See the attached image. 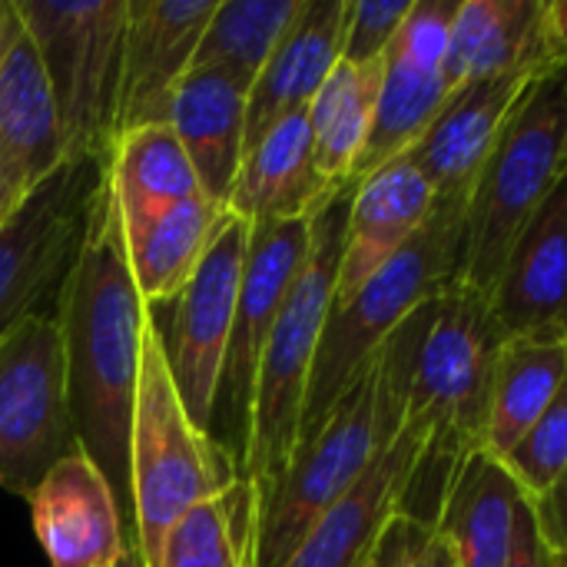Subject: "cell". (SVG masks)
<instances>
[{
	"label": "cell",
	"mask_w": 567,
	"mask_h": 567,
	"mask_svg": "<svg viewBox=\"0 0 567 567\" xmlns=\"http://www.w3.org/2000/svg\"><path fill=\"white\" fill-rule=\"evenodd\" d=\"M502 349L505 339L485 296L465 289L439 296L435 319L419 346L405 415L422 432V452L402 502L405 518L435 528L458 468L485 452Z\"/></svg>",
	"instance_id": "cell-3"
},
{
	"label": "cell",
	"mask_w": 567,
	"mask_h": 567,
	"mask_svg": "<svg viewBox=\"0 0 567 567\" xmlns=\"http://www.w3.org/2000/svg\"><path fill=\"white\" fill-rule=\"evenodd\" d=\"M73 445L63 336L37 312L0 339V488L30 498Z\"/></svg>",
	"instance_id": "cell-9"
},
{
	"label": "cell",
	"mask_w": 567,
	"mask_h": 567,
	"mask_svg": "<svg viewBox=\"0 0 567 567\" xmlns=\"http://www.w3.org/2000/svg\"><path fill=\"white\" fill-rule=\"evenodd\" d=\"M226 206L193 196L146 216H123V243L133 279L153 306L176 302L199 269Z\"/></svg>",
	"instance_id": "cell-26"
},
{
	"label": "cell",
	"mask_w": 567,
	"mask_h": 567,
	"mask_svg": "<svg viewBox=\"0 0 567 567\" xmlns=\"http://www.w3.org/2000/svg\"><path fill=\"white\" fill-rule=\"evenodd\" d=\"M435 206V189L409 156L359 179L349 203L346 249L332 302H346L382 266H389L429 226Z\"/></svg>",
	"instance_id": "cell-20"
},
{
	"label": "cell",
	"mask_w": 567,
	"mask_h": 567,
	"mask_svg": "<svg viewBox=\"0 0 567 567\" xmlns=\"http://www.w3.org/2000/svg\"><path fill=\"white\" fill-rule=\"evenodd\" d=\"M113 567H143V561H140V551H136V548L130 545V548H126V551L120 555V561H116Z\"/></svg>",
	"instance_id": "cell-39"
},
{
	"label": "cell",
	"mask_w": 567,
	"mask_h": 567,
	"mask_svg": "<svg viewBox=\"0 0 567 567\" xmlns=\"http://www.w3.org/2000/svg\"><path fill=\"white\" fill-rule=\"evenodd\" d=\"M302 7L306 0H219L193 66H216L249 93Z\"/></svg>",
	"instance_id": "cell-31"
},
{
	"label": "cell",
	"mask_w": 567,
	"mask_h": 567,
	"mask_svg": "<svg viewBox=\"0 0 567 567\" xmlns=\"http://www.w3.org/2000/svg\"><path fill=\"white\" fill-rule=\"evenodd\" d=\"M110 159H63L0 223V339L60 296Z\"/></svg>",
	"instance_id": "cell-10"
},
{
	"label": "cell",
	"mask_w": 567,
	"mask_h": 567,
	"mask_svg": "<svg viewBox=\"0 0 567 567\" xmlns=\"http://www.w3.org/2000/svg\"><path fill=\"white\" fill-rule=\"evenodd\" d=\"M0 7H3V0H0Z\"/></svg>",
	"instance_id": "cell-42"
},
{
	"label": "cell",
	"mask_w": 567,
	"mask_h": 567,
	"mask_svg": "<svg viewBox=\"0 0 567 567\" xmlns=\"http://www.w3.org/2000/svg\"><path fill=\"white\" fill-rule=\"evenodd\" d=\"M525 498L502 458L475 452L458 468L435 518V535L449 545L455 567L508 565Z\"/></svg>",
	"instance_id": "cell-23"
},
{
	"label": "cell",
	"mask_w": 567,
	"mask_h": 567,
	"mask_svg": "<svg viewBox=\"0 0 567 567\" xmlns=\"http://www.w3.org/2000/svg\"><path fill=\"white\" fill-rule=\"evenodd\" d=\"M23 196H27V193H23L10 176L0 169V223H3V219L20 206V203H23Z\"/></svg>",
	"instance_id": "cell-38"
},
{
	"label": "cell",
	"mask_w": 567,
	"mask_h": 567,
	"mask_svg": "<svg viewBox=\"0 0 567 567\" xmlns=\"http://www.w3.org/2000/svg\"><path fill=\"white\" fill-rule=\"evenodd\" d=\"M505 567H561V561L551 555V548L545 545L542 532H538V518L532 502L525 498L522 515H518V532H515V548Z\"/></svg>",
	"instance_id": "cell-36"
},
{
	"label": "cell",
	"mask_w": 567,
	"mask_h": 567,
	"mask_svg": "<svg viewBox=\"0 0 567 567\" xmlns=\"http://www.w3.org/2000/svg\"><path fill=\"white\" fill-rule=\"evenodd\" d=\"M415 0H349L342 60L355 66L382 63Z\"/></svg>",
	"instance_id": "cell-33"
},
{
	"label": "cell",
	"mask_w": 567,
	"mask_h": 567,
	"mask_svg": "<svg viewBox=\"0 0 567 567\" xmlns=\"http://www.w3.org/2000/svg\"><path fill=\"white\" fill-rule=\"evenodd\" d=\"M545 27L555 63H567V0H548L545 3Z\"/></svg>",
	"instance_id": "cell-37"
},
{
	"label": "cell",
	"mask_w": 567,
	"mask_h": 567,
	"mask_svg": "<svg viewBox=\"0 0 567 567\" xmlns=\"http://www.w3.org/2000/svg\"><path fill=\"white\" fill-rule=\"evenodd\" d=\"M346 20L349 0H306L299 20L282 37L246 96V153L276 123L309 110L336 63L342 60Z\"/></svg>",
	"instance_id": "cell-21"
},
{
	"label": "cell",
	"mask_w": 567,
	"mask_h": 567,
	"mask_svg": "<svg viewBox=\"0 0 567 567\" xmlns=\"http://www.w3.org/2000/svg\"><path fill=\"white\" fill-rule=\"evenodd\" d=\"M462 216L465 206L439 203L429 226L389 266H382L346 302H332L306 389L299 445H306L326 425V419L342 402V395L375 362L389 336L419 306L455 289Z\"/></svg>",
	"instance_id": "cell-6"
},
{
	"label": "cell",
	"mask_w": 567,
	"mask_h": 567,
	"mask_svg": "<svg viewBox=\"0 0 567 567\" xmlns=\"http://www.w3.org/2000/svg\"><path fill=\"white\" fill-rule=\"evenodd\" d=\"M133 478V545L143 567H153L176 518L216 498L239 478L236 455L203 432L173 382L163 329L153 319L143 339V365L130 429Z\"/></svg>",
	"instance_id": "cell-7"
},
{
	"label": "cell",
	"mask_w": 567,
	"mask_h": 567,
	"mask_svg": "<svg viewBox=\"0 0 567 567\" xmlns=\"http://www.w3.org/2000/svg\"><path fill=\"white\" fill-rule=\"evenodd\" d=\"M548 66H515L508 73L465 83L449 93L445 106L405 153L435 189L439 203L465 206L468 193L492 156L495 140L522 103L525 90Z\"/></svg>",
	"instance_id": "cell-15"
},
{
	"label": "cell",
	"mask_w": 567,
	"mask_h": 567,
	"mask_svg": "<svg viewBox=\"0 0 567 567\" xmlns=\"http://www.w3.org/2000/svg\"><path fill=\"white\" fill-rule=\"evenodd\" d=\"M502 462L528 498H542L561 478L567 468V382Z\"/></svg>",
	"instance_id": "cell-32"
},
{
	"label": "cell",
	"mask_w": 567,
	"mask_h": 567,
	"mask_svg": "<svg viewBox=\"0 0 567 567\" xmlns=\"http://www.w3.org/2000/svg\"><path fill=\"white\" fill-rule=\"evenodd\" d=\"M249 219L233 209L223 213L199 269L176 299L169 336H163L179 399L203 432H213L216 422L229 336L249 256Z\"/></svg>",
	"instance_id": "cell-11"
},
{
	"label": "cell",
	"mask_w": 567,
	"mask_h": 567,
	"mask_svg": "<svg viewBox=\"0 0 567 567\" xmlns=\"http://www.w3.org/2000/svg\"><path fill=\"white\" fill-rule=\"evenodd\" d=\"M422 452V432L405 422L399 439L306 532L282 567H365L385 528L402 515L405 488Z\"/></svg>",
	"instance_id": "cell-19"
},
{
	"label": "cell",
	"mask_w": 567,
	"mask_h": 567,
	"mask_svg": "<svg viewBox=\"0 0 567 567\" xmlns=\"http://www.w3.org/2000/svg\"><path fill=\"white\" fill-rule=\"evenodd\" d=\"M551 63L545 0H462L445 53V80L452 90L515 66Z\"/></svg>",
	"instance_id": "cell-25"
},
{
	"label": "cell",
	"mask_w": 567,
	"mask_h": 567,
	"mask_svg": "<svg viewBox=\"0 0 567 567\" xmlns=\"http://www.w3.org/2000/svg\"><path fill=\"white\" fill-rule=\"evenodd\" d=\"M567 382V346L512 342L502 349L492 412L485 432V452L505 458L525 432L542 419L558 389Z\"/></svg>",
	"instance_id": "cell-30"
},
{
	"label": "cell",
	"mask_w": 567,
	"mask_h": 567,
	"mask_svg": "<svg viewBox=\"0 0 567 567\" xmlns=\"http://www.w3.org/2000/svg\"><path fill=\"white\" fill-rule=\"evenodd\" d=\"M528 502L535 508L545 545L551 548V555L561 561V567H567V468L542 498H528Z\"/></svg>",
	"instance_id": "cell-35"
},
{
	"label": "cell",
	"mask_w": 567,
	"mask_h": 567,
	"mask_svg": "<svg viewBox=\"0 0 567 567\" xmlns=\"http://www.w3.org/2000/svg\"><path fill=\"white\" fill-rule=\"evenodd\" d=\"M312 219L316 216L252 223L249 233V256H246L239 306L233 319V336H229V352H226V369L216 402V412L223 405L226 449L236 455V462L243 458L246 449L249 409H252V389H256L262 349L312 249Z\"/></svg>",
	"instance_id": "cell-12"
},
{
	"label": "cell",
	"mask_w": 567,
	"mask_h": 567,
	"mask_svg": "<svg viewBox=\"0 0 567 567\" xmlns=\"http://www.w3.org/2000/svg\"><path fill=\"white\" fill-rule=\"evenodd\" d=\"M63 123L66 159H110L123 76L126 0H13Z\"/></svg>",
	"instance_id": "cell-8"
},
{
	"label": "cell",
	"mask_w": 567,
	"mask_h": 567,
	"mask_svg": "<svg viewBox=\"0 0 567 567\" xmlns=\"http://www.w3.org/2000/svg\"><path fill=\"white\" fill-rule=\"evenodd\" d=\"M106 173L123 216H146L203 196L199 176L169 123L123 133L110 150Z\"/></svg>",
	"instance_id": "cell-29"
},
{
	"label": "cell",
	"mask_w": 567,
	"mask_h": 567,
	"mask_svg": "<svg viewBox=\"0 0 567 567\" xmlns=\"http://www.w3.org/2000/svg\"><path fill=\"white\" fill-rule=\"evenodd\" d=\"M435 302L419 306L382 346L375 362L342 395L326 425L296 449L282 478L259 495L256 567H282L306 532L362 478L399 439L409 415L419 346L435 319Z\"/></svg>",
	"instance_id": "cell-2"
},
{
	"label": "cell",
	"mask_w": 567,
	"mask_h": 567,
	"mask_svg": "<svg viewBox=\"0 0 567 567\" xmlns=\"http://www.w3.org/2000/svg\"><path fill=\"white\" fill-rule=\"evenodd\" d=\"M567 176V63L535 76L485 159L462 216L455 289H495L525 226Z\"/></svg>",
	"instance_id": "cell-4"
},
{
	"label": "cell",
	"mask_w": 567,
	"mask_h": 567,
	"mask_svg": "<svg viewBox=\"0 0 567 567\" xmlns=\"http://www.w3.org/2000/svg\"><path fill=\"white\" fill-rule=\"evenodd\" d=\"M256 485L236 478L173 522L153 567H249L256 561Z\"/></svg>",
	"instance_id": "cell-28"
},
{
	"label": "cell",
	"mask_w": 567,
	"mask_h": 567,
	"mask_svg": "<svg viewBox=\"0 0 567 567\" xmlns=\"http://www.w3.org/2000/svg\"><path fill=\"white\" fill-rule=\"evenodd\" d=\"M66 159V136L43 56L13 0H3L0 47V169L30 193Z\"/></svg>",
	"instance_id": "cell-18"
},
{
	"label": "cell",
	"mask_w": 567,
	"mask_h": 567,
	"mask_svg": "<svg viewBox=\"0 0 567 567\" xmlns=\"http://www.w3.org/2000/svg\"><path fill=\"white\" fill-rule=\"evenodd\" d=\"M246 86L216 66H193L173 93L169 126L179 136L206 199L229 206L246 159Z\"/></svg>",
	"instance_id": "cell-22"
},
{
	"label": "cell",
	"mask_w": 567,
	"mask_h": 567,
	"mask_svg": "<svg viewBox=\"0 0 567 567\" xmlns=\"http://www.w3.org/2000/svg\"><path fill=\"white\" fill-rule=\"evenodd\" d=\"M462 0H415L395 43L385 53L382 86L369 143L355 163L352 183L405 156L445 106V53Z\"/></svg>",
	"instance_id": "cell-13"
},
{
	"label": "cell",
	"mask_w": 567,
	"mask_h": 567,
	"mask_svg": "<svg viewBox=\"0 0 567 567\" xmlns=\"http://www.w3.org/2000/svg\"><path fill=\"white\" fill-rule=\"evenodd\" d=\"M53 319L63 336L73 435L110 482L133 545L130 429L153 309L126 259L123 216L110 173L96 189L86 239L56 296Z\"/></svg>",
	"instance_id": "cell-1"
},
{
	"label": "cell",
	"mask_w": 567,
	"mask_h": 567,
	"mask_svg": "<svg viewBox=\"0 0 567 567\" xmlns=\"http://www.w3.org/2000/svg\"><path fill=\"white\" fill-rule=\"evenodd\" d=\"M339 189L316 169L309 110L276 123L243 159L229 206L249 223L316 216Z\"/></svg>",
	"instance_id": "cell-24"
},
{
	"label": "cell",
	"mask_w": 567,
	"mask_h": 567,
	"mask_svg": "<svg viewBox=\"0 0 567 567\" xmlns=\"http://www.w3.org/2000/svg\"><path fill=\"white\" fill-rule=\"evenodd\" d=\"M365 567H455V558L435 528L395 515Z\"/></svg>",
	"instance_id": "cell-34"
},
{
	"label": "cell",
	"mask_w": 567,
	"mask_h": 567,
	"mask_svg": "<svg viewBox=\"0 0 567 567\" xmlns=\"http://www.w3.org/2000/svg\"><path fill=\"white\" fill-rule=\"evenodd\" d=\"M27 502L50 567H113L130 548L116 495L80 442Z\"/></svg>",
	"instance_id": "cell-17"
},
{
	"label": "cell",
	"mask_w": 567,
	"mask_h": 567,
	"mask_svg": "<svg viewBox=\"0 0 567 567\" xmlns=\"http://www.w3.org/2000/svg\"><path fill=\"white\" fill-rule=\"evenodd\" d=\"M249 567H256V561H252V565H249Z\"/></svg>",
	"instance_id": "cell-41"
},
{
	"label": "cell",
	"mask_w": 567,
	"mask_h": 567,
	"mask_svg": "<svg viewBox=\"0 0 567 567\" xmlns=\"http://www.w3.org/2000/svg\"><path fill=\"white\" fill-rule=\"evenodd\" d=\"M216 3L219 0H126L116 140L140 126L169 123L173 93L193 70Z\"/></svg>",
	"instance_id": "cell-14"
},
{
	"label": "cell",
	"mask_w": 567,
	"mask_h": 567,
	"mask_svg": "<svg viewBox=\"0 0 567 567\" xmlns=\"http://www.w3.org/2000/svg\"><path fill=\"white\" fill-rule=\"evenodd\" d=\"M352 189L355 183L342 186L316 213L309 259L302 272L296 276L259 359L252 409H249V432H246V449L239 458V478H249L259 495H266L282 478L299 445V425H302V405H306L312 362H316L326 316L336 299Z\"/></svg>",
	"instance_id": "cell-5"
},
{
	"label": "cell",
	"mask_w": 567,
	"mask_h": 567,
	"mask_svg": "<svg viewBox=\"0 0 567 567\" xmlns=\"http://www.w3.org/2000/svg\"><path fill=\"white\" fill-rule=\"evenodd\" d=\"M382 63L355 66L339 60L316 100L309 103V130L319 176L342 189L352 183L355 163L369 143L375 100L382 86Z\"/></svg>",
	"instance_id": "cell-27"
},
{
	"label": "cell",
	"mask_w": 567,
	"mask_h": 567,
	"mask_svg": "<svg viewBox=\"0 0 567 567\" xmlns=\"http://www.w3.org/2000/svg\"><path fill=\"white\" fill-rule=\"evenodd\" d=\"M0 47H3V7H0Z\"/></svg>",
	"instance_id": "cell-40"
},
{
	"label": "cell",
	"mask_w": 567,
	"mask_h": 567,
	"mask_svg": "<svg viewBox=\"0 0 567 567\" xmlns=\"http://www.w3.org/2000/svg\"><path fill=\"white\" fill-rule=\"evenodd\" d=\"M488 309L505 346H567V176L508 252Z\"/></svg>",
	"instance_id": "cell-16"
}]
</instances>
